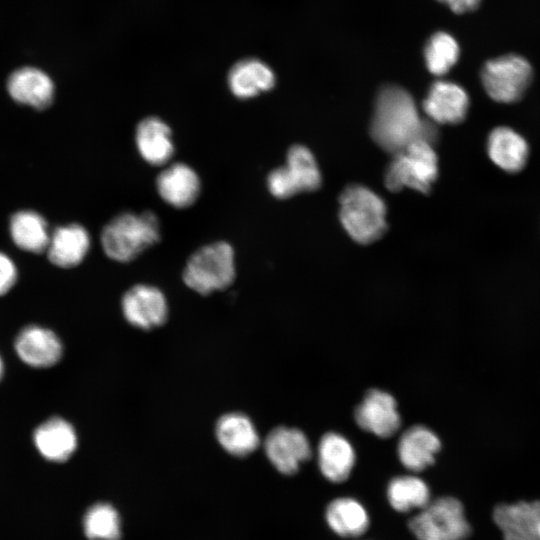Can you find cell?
Masks as SVG:
<instances>
[{"label":"cell","instance_id":"ac0fdd59","mask_svg":"<svg viewBox=\"0 0 540 540\" xmlns=\"http://www.w3.org/2000/svg\"><path fill=\"white\" fill-rule=\"evenodd\" d=\"M135 140L140 155L151 165H165L174 154L171 129L160 118L151 116L141 120Z\"/></svg>","mask_w":540,"mask_h":540},{"label":"cell","instance_id":"1f68e13d","mask_svg":"<svg viewBox=\"0 0 540 540\" xmlns=\"http://www.w3.org/2000/svg\"><path fill=\"white\" fill-rule=\"evenodd\" d=\"M2 373H3V364H2V360L0 358V378L2 376Z\"/></svg>","mask_w":540,"mask_h":540},{"label":"cell","instance_id":"4dcf8cb0","mask_svg":"<svg viewBox=\"0 0 540 540\" xmlns=\"http://www.w3.org/2000/svg\"><path fill=\"white\" fill-rule=\"evenodd\" d=\"M447 5L454 13L461 14L478 7L481 0H438Z\"/></svg>","mask_w":540,"mask_h":540},{"label":"cell","instance_id":"603a6c76","mask_svg":"<svg viewBox=\"0 0 540 540\" xmlns=\"http://www.w3.org/2000/svg\"><path fill=\"white\" fill-rule=\"evenodd\" d=\"M33 438L41 455L54 462L67 460L77 447V437L73 427L58 417L42 423L35 430Z\"/></svg>","mask_w":540,"mask_h":540},{"label":"cell","instance_id":"83f0119b","mask_svg":"<svg viewBox=\"0 0 540 540\" xmlns=\"http://www.w3.org/2000/svg\"><path fill=\"white\" fill-rule=\"evenodd\" d=\"M424 57L430 73L445 75L459 58L458 43L449 33L436 32L426 43Z\"/></svg>","mask_w":540,"mask_h":540},{"label":"cell","instance_id":"d6986e66","mask_svg":"<svg viewBox=\"0 0 540 540\" xmlns=\"http://www.w3.org/2000/svg\"><path fill=\"white\" fill-rule=\"evenodd\" d=\"M355 452L351 443L342 435L328 432L318 445V464L323 476L331 482L345 481L355 464Z\"/></svg>","mask_w":540,"mask_h":540},{"label":"cell","instance_id":"4316f807","mask_svg":"<svg viewBox=\"0 0 540 540\" xmlns=\"http://www.w3.org/2000/svg\"><path fill=\"white\" fill-rule=\"evenodd\" d=\"M387 499L390 506L401 513L422 509L430 502L428 485L413 475L398 476L387 486Z\"/></svg>","mask_w":540,"mask_h":540},{"label":"cell","instance_id":"ffe728a7","mask_svg":"<svg viewBox=\"0 0 540 540\" xmlns=\"http://www.w3.org/2000/svg\"><path fill=\"white\" fill-rule=\"evenodd\" d=\"M487 151L492 162L502 170L514 173L524 168L529 147L526 140L509 127H497L491 131Z\"/></svg>","mask_w":540,"mask_h":540},{"label":"cell","instance_id":"30bf717a","mask_svg":"<svg viewBox=\"0 0 540 540\" xmlns=\"http://www.w3.org/2000/svg\"><path fill=\"white\" fill-rule=\"evenodd\" d=\"M264 448L272 465L286 475L296 473L301 463L311 456L307 437L296 428L273 429L265 439Z\"/></svg>","mask_w":540,"mask_h":540},{"label":"cell","instance_id":"e0dca14e","mask_svg":"<svg viewBox=\"0 0 540 540\" xmlns=\"http://www.w3.org/2000/svg\"><path fill=\"white\" fill-rule=\"evenodd\" d=\"M8 92L11 97L36 109L48 107L54 96V85L43 71L33 67H22L8 78Z\"/></svg>","mask_w":540,"mask_h":540},{"label":"cell","instance_id":"7402d4cb","mask_svg":"<svg viewBox=\"0 0 540 540\" xmlns=\"http://www.w3.org/2000/svg\"><path fill=\"white\" fill-rule=\"evenodd\" d=\"M90 247L89 234L84 227L70 224L57 228L50 236L47 247L50 261L59 267L78 265Z\"/></svg>","mask_w":540,"mask_h":540},{"label":"cell","instance_id":"ba28073f","mask_svg":"<svg viewBox=\"0 0 540 540\" xmlns=\"http://www.w3.org/2000/svg\"><path fill=\"white\" fill-rule=\"evenodd\" d=\"M321 184V174L312 152L302 145L292 146L286 164L272 170L267 177L269 192L278 199L299 192L313 191Z\"/></svg>","mask_w":540,"mask_h":540},{"label":"cell","instance_id":"4fadbf2b","mask_svg":"<svg viewBox=\"0 0 540 540\" xmlns=\"http://www.w3.org/2000/svg\"><path fill=\"white\" fill-rule=\"evenodd\" d=\"M493 519L504 540H540V500L500 504Z\"/></svg>","mask_w":540,"mask_h":540},{"label":"cell","instance_id":"2e32d148","mask_svg":"<svg viewBox=\"0 0 540 540\" xmlns=\"http://www.w3.org/2000/svg\"><path fill=\"white\" fill-rule=\"evenodd\" d=\"M438 436L429 428L415 425L407 429L398 442L397 453L402 465L413 472H420L434 463L440 450Z\"/></svg>","mask_w":540,"mask_h":540},{"label":"cell","instance_id":"5bb4252c","mask_svg":"<svg viewBox=\"0 0 540 540\" xmlns=\"http://www.w3.org/2000/svg\"><path fill=\"white\" fill-rule=\"evenodd\" d=\"M159 196L175 208L191 206L200 194L201 184L193 168L174 163L163 169L156 179Z\"/></svg>","mask_w":540,"mask_h":540},{"label":"cell","instance_id":"8992f818","mask_svg":"<svg viewBox=\"0 0 540 540\" xmlns=\"http://www.w3.org/2000/svg\"><path fill=\"white\" fill-rule=\"evenodd\" d=\"M417 540H463L470 534L462 503L453 497L429 502L409 521Z\"/></svg>","mask_w":540,"mask_h":540},{"label":"cell","instance_id":"cb8c5ba5","mask_svg":"<svg viewBox=\"0 0 540 540\" xmlns=\"http://www.w3.org/2000/svg\"><path fill=\"white\" fill-rule=\"evenodd\" d=\"M275 75L271 68L258 59H244L236 63L228 75L231 92L240 99L254 97L273 88Z\"/></svg>","mask_w":540,"mask_h":540},{"label":"cell","instance_id":"6da1fadb","mask_svg":"<svg viewBox=\"0 0 540 540\" xmlns=\"http://www.w3.org/2000/svg\"><path fill=\"white\" fill-rule=\"evenodd\" d=\"M370 134L383 150L395 154L416 140L433 145L438 129L436 123L420 116L406 90L386 86L377 96Z\"/></svg>","mask_w":540,"mask_h":540},{"label":"cell","instance_id":"5b68a950","mask_svg":"<svg viewBox=\"0 0 540 540\" xmlns=\"http://www.w3.org/2000/svg\"><path fill=\"white\" fill-rule=\"evenodd\" d=\"M385 172V185L390 191L405 187L428 193L438 175V159L433 145L416 140L393 154Z\"/></svg>","mask_w":540,"mask_h":540},{"label":"cell","instance_id":"9a60e30c","mask_svg":"<svg viewBox=\"0 0 540 540\" xmlns=\"http://www.w3.org/2000/svg\"><path fill=\"white\" fill-rule=\"evenodd\" d=\"M15 348L20 359L26 364L42 368L56 364L62 355V345L50 330L29 326L17 336Z\"/></svg>","mask_w":540,"mask_h":540},{"label":"cell","instance_id":"277c9868","mask_svg":"<svg viewBox=\"0 0 540 540\" xmlns=\"http://www.w3.org/2000/svg\"><path fill=\"white\" fill-rule=\"evenodd\" d=\"M234 257L233 247L227 242L218 241L202 246L187 260L183 281L202 295L224 290L235 279Z\"/></svg>","mask_w":540,"mask_h":540},{"label":"cell","instance_id":"3957f363","mask_svg":"<svg viewBox=\"0 0 540 540\" xmlns=\"http://www.w3.org/2000/svg\"><path fill=\"white\" fill-rule=\"evenodd\" d=\"M339 218L348 235L360 244H369L386 230L383 199L362 185L348 186L340 196Z\"/></svg>","mask_w":540,"mask_h":540},{"label":"cell","instance_id":"8fae6325","mask_svg":"<svg viewBox=\"0 0 540 540\" xmlns=\"http://www.w3.org/2000/svg\"><path fill=\"white\" fill-rule=\"evenodd\" d=\"M122 311L125 319L134 327L152 329L166 321L168 306L164 294L158 288L138 284L124 294Z\"/></svg>","mask_w":540,"mask_h":540},{"label":"cell","instance_id":"f546056e","mask_svg":"<svg viewBox=\"0 0 540 540\" xmlns=\"http://www.w3.org/2000/svg\"><path fill=\"white\" fill-rule=\"evenodd\" d=\"M17 270L11 259L0 252V296L6 294L15 284Z\"/></svg>","mask_w":540,"mask_h":540},{"label":"cell","instance_id":"7c38bea8","mask_svg":"<svg viewBox=\"0 0 540 540\" xmlns=\"http://www.w3.org/2000/svg\"><path fill=\"white\" fill-rule=\"evenodd\" d=\"M469 97L460 85L446 80L434 82L423 101L428 119L436 124H457L464 120Z\"/></svg>","mask_w":540,"mask_h":540},{"label":"cell","instance_id":"f1b7e54d","mask_svg":"<svg viewBox=\"0 0 540 540\" xmlns=\"http://www.w3.org/2000/svg\"><path fill=\"white\" fill-rule=\"evenodd\" d=\"M83 527L90 540H118L121 535L119 515L108 503L91 506L84 516Z\"/></svg>","mask_w":540,"mask_h":540},{"label":"cell","instance_id":"52a82bcc","mask_svg":"<svg viewBox=\"0 0 540 540\" xmlns=\"http://www.w3.org/2000/svg\"><path fill=\"white\" fill-rule=\"evenodd\" d=\"M533 78V69L527 59L507 54L491 59L481 71L482 85L488 96L496 102L514 103L520 100Z\"/></svg>","mask_w":540,"mask_h":540},{"label":"cell","instance_id":"9c48e42d","mask_svg":"<svg viewBox=\"0 0 540 540\" xmlns=\"http://www.w3.org/2000/svg\"><path fill=\"white\" fill-rule=\"evenodd\" d=\"M357 425L370 433L388 438L394 435L401 423L397 403L392 395L379 390H369L354 411Z\"/></svg>","mask_w":540,"mask_h":540},{"label":"cell","instance_id":"d4e9b609","mask_svg":"<svg viewBox=\"0 0 540 540\" xmlns=\"http://www.w3.org/2000/svg\"><path fill=\"white\" fill-rule=\"evenodd\" d=\"M330 529L341 537H358L369 527V515L356 499L340 497L331 501L325 512Z\"/></svg>","mask_w":540,"mask_h":540},{"label":"cell","instance_id":"484cf974","mask_svg":"<svg viewBox=\"0 0 540 540\" xmlns=\"http://www.w3.org/2000/svg\"><path fill=\"white\" fill-rule=\"evenodd\" d=\"M10 233L21 249L40 253L47 249L50 236L44 218L32 211H21L10 220Z\"/></svg>","mask_w":540,"mask_h":540},{"label":"cell","instance_id":"7a4b0ae2","mask_svg":"<svg viewBox=\"0 0 540 540\" xmlns=\"http://www.w3.org/2000/svg\"><path fill=\"white\" fill-rule=\"evenodd\" d=\"M160 240V223L152 211L124 212L104 227L101 243L106 255L118 262L137 258Z\"/></svg>","mask_w":540,"mask_h":540},{"label":"cell","instance_id":"44dd1931","mask_svg":"<svg viewBox=\"0 0 540 540\" xmlns=\"http://www.w3.org/2000/svg\"><path fill=\"white\" fill-rule=\"evenodd\" d=\"M216 437L220 445L234 456H247L260 443L253 422L241 413L223 415L216 424Z\"/></svg>","mask_w":540,"mask_h":540}]
</instances>
